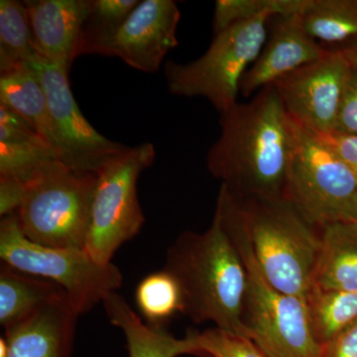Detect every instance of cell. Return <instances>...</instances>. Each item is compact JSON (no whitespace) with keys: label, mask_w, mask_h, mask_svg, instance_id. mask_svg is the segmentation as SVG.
Masks as SVG:
<instances>
[{"label":"cell","mask_w":357,"mask_h":357,"mask_svg":"<svg viewBox=\"0 0 357 357\" xmlns=\"http://www.w3.org/2000/svg\"><path fill=\"white\" fill-rule=\"evenodd\" d=\"M164 270L180 286L182 314L194 323L211 321L215 328L245 337V266L217 213L206 231L177 237L167 251Z\"/></svg>","instance_id":"cell-2"},{"label":"cell","mask_w":357,"mask_h":357,"mask_svg":"<svg viewBox=\"0 0 357 357\" xmlns=\"http://www.w3.org/2000/svg\"><path fill=\"white\" fill-rule=\"evenodd\" d=\"M312 289L357 291V225L345 220L321 229V248Z\"/></svg>","instance_id":"cell-18"},{"label":"cell","mask_w":357,"mask_h":357,"mask_svg":"<svg viewBox=\"0 0 357 357\" xmlns=\"http://www.w3.org/2000/svg\"><path fill=\"white\" fill-rule=\"evenodd\" d=\"M96 185V173L72 170L56 159L46 162L26 183L15 213L21 231L41 245L84 248Z\"/></svg>","instance_id":"cell-5"},{"label":"cell","mask_w":357,"mask_h":357,"mask_svg":"<svg viewBox=\"0 0 357 357\" xmlns=\"http://www.w3.org/2000/svg\"><path fill=\"white\" fill-rule=\"evenodd\" d=\"M102 304L110 323L126 335L129 357L199 356L195 331L188 332L185 337L177 338L163 328L147 325L117 292L110 294Z\"/></svg>","instance_id":"cell-17"},{"label":"cell","mask_w":357,"mask_h":357,"mask_svg":"<svg viewBox=\"0 0 357 357\" xmlns=\"http://www.w3.org/2000/svg\"><path fill=\"white\" fill-rule=\"evenodd\" d=\"M306 301L319 344L328 342L357 321V291L312 289Z\"/></svg>","instance_id":"cell-23"},{"label":"cell","mask_w":357,"mask_h":357,"mask_svg":"<svg viewBox=\"0 0 357 357\" xmlns=\"http://www.w3.org/2000/svg\"><path fill=\"white\" fill-rule=\"evenodd\" d=\"M215 208L243 232L265 279L277 290L306 300L318 262L321 229L285 198H241L220 185Z\"/></svg>","instance_id":"cell-3"},{"label":"cell","mask_w":357,"mask_h":357,"mask_svg":"<svg viewBox=\"0 0 357 357\" xmlns=\"http://www.w3.org/2000/svg\"><path fill=\"white\" fill-rule=\"evenodd\" d=\"M220 124L222 132L206 156L211 175L236 197L284 198L293 119L273 84L223 112Z\"/></svg>","instance_id":"cell-1"},{"label":"cell","mask_w":357,"mask_h":357,"mask_svg":"<svg viewBox=\"0 0 357 357\" xmlns=\"http://www.w3.org/2000/svg\"><path fill=\"white\" fill-rule=\"evenodd\" d=\"M180 9L173 0H140L114 31L82 39L79 56L98 54L121 59L129 67L155 73L178 46Z\"/></svg>","instance_id":"cell-11"},{"label":"cell","mask_w":357,"mask_h":357,"mask_svg":"<svg viewBox=\"0 0 357 357\" xmlns=\"http://www.w3.org/2000/svg\"><path fill=\"white\" fill-rule=\"evenodd\" d=\"M58 284L2 264L0 269V325L4 330L29 318L45 305L66 296Z\"/></svg>","instance_id":"cell-19"},{"label":"cell","mask_w":357,"mask_h":357,"mask_svg":"<svg viewBox=\"0 0 357 357\" xmlns=\"http://www.w3.org/2000/svg\"><path fill=\"white\" fill-rule=\"evenodd\" d=\"M57 152L24 119L0 105V178L27 183Z\"/></svg>","instance_id":"cell-16"},{"label":"cell","mask_w":357,"mask_h":357,"mask_svg":"<svg viewBox=\"0 0 357 357\" xmlns=\"http://www.w3.org/2000/svg\"><path fill=\"white\" fill-rule=\"evenodd\" d=\"M24 2L39 55L69 74L88 20L89 0Z\"/></svg>","instance_id":"cell-14"},{"label":"cell","mask_w":357,"mask_h":357,"mask_svg":"<svg viewBox=\"0 0 357 357\" xmlns=\"http://www.w3.org/2000/svg\"><path fill=\"white\" fill-rule=\"evenodd\" d=\"M301 21L307 34L326 50L357 46V0H309Z\"/></svg>","instance_id":"cell-20"},{"label":"cell","mask_w":357,"mask_h":357,"mask_svg":"<svg viewBox=\"0 0 357 357\" xmlns=\"http://www.w3.org/2000/svg\"><path fill=\"white\" fill-rule=\"evenodd\" d=\"M135 302L148 325L163 328V324L177 312H182L180 286L165 270L147 275L138 284Z\"/></svg>","instance_id":"cell-24"},{"label":"cell","mask_w":357,"mask_h":357,"mask_svg":"<svg viewBox=\"0 0 357 357\" xmlns=\"http://www.w3.org/2000/svg\"><path fill=\"white\" fill-rule=\"evenodd\" d=\"M309 0H218L213 13V29L218 34L225 28L262 15H300Z\"/></svg>","instance_id":"cell-25"},{"label":"cell","mask_w":357,"mask_h":357,"mask_svg":"<svg viewBox=\"0 0 357 357\" xmlns=\"http://www.w3.org/2000/svg\"><path fill=\"white\" fill-rule=\"evenodd\" d=\"M271 14L243 21L215 34L202 57L189 64L169 61L164 66L174 96L206 98L220 114L237 103L241 79L261 52Z\"/></svg>","instance_id":"cell-7"},{"label":"cell","mask_w":357,"mask_h":357,"mask_svg":"<svg viewBox=\"0 0 357 357\" xmlns=\"http://www.w3.org/2000/svg\"><path fill=\"white\" fill-rule=\"evenodd\" d=\"M0 258L7 266L58 284L79 316L116 292L123 282L114 263L96 261L84 248H51L29 241L15 213L1 218Z\"/></svg>","instance_id":"cell-6"},{"label":"cell","mask_w":357,"mask_h":357,"mask_svg":"<svg viewBox=\"0 0 357 357\" xmlns=\"http://www.w3.org/2000/svg\"><path fill=\"white\" fill-rule=\"evenodd\" d=\"M292 152L284 198L321 229L340 222L357 192V178L311 131L293 121Z\"/></svg>","instance_id":"cell-9"},{"label":"cell","mask_w":357,"mask_h":357,"mask_svg":"<svg viewBox=\"0 0 357 357\" xmlns=\"http://www.w3.org/2000/svg\"><path fill=\"white\" fill-rule=\"evenodd\" d=\"M0 105L20 115L54 148L46 93L29 66L0 73Z\"/></svg>","instance_id":"cell-21"},{"label":"cell","mask_w":357,"mask_h":357,"mask_svg":"<svg viewBox=\"0 0 357 357\" xmlns=\"http://www.w3.org/2000/svg\"><path fill=\"white\" fill-rule=\"evenodd\" d=\"M321 357H357V321L323 344Z\"/></svg>","instance_id":"cell-30"},{"label":"cell","mask_w":357,"mask_h":357,"mask_svg":"<svg viewBox=\"0 0 357 357\" xmlns=\"http://www.w3.org/2000/svg\"><path fill=\"white\" fill-rule=\"evenodd\" d=\"M79 314L68 296L6 330V357H70Z\"/></svg>","instance_id":"cell-15"},{"label":"cell","mask_w":357,"mask_h":357,"mask_svg":"<svg viewBox=\"0 0 357 357\" xmlns=\"http://www.w3.org/2000/svg\"><path fill=\"white\" fill-rule=\"evenodd\" d=\"M314 134L338 159L342 160L351 169L357 178V135L337 131Z\"/></svg>","instance_id":"cell-28"},{"label":"cell","mask_w":357,"mask_h":357,"mask_svg":"<svg viewBox=\"0 0 357 357\" xmlns=\"http://www.w3.org/2000/svg\"><path fill=\"white\" fill-rule=\"evenodd\" d=\"M26 196V183L13 178H0V215L16 213Z\"/></svg>","instance_id":"cell-31"},{"label":"cell","mask_w":357,"mask_h":357,"mask_svg":"<svg viewBox=\"0 0 357 357\" xmlns=\"http://www.w3.org/2000/svg\"><path fill=\"white\" fill-rule=\"evenodd\" d=\"M156 158L151 143L126 146L96 172L91 220L84 249L102 263L112 262L122 244L139 234L145 222L137 182Z\"/></svg>","instance_id":"cell-8"},{"label":"cell","mask_w":357,"mask_h":357,"mask_svg":"<svg viewBox=\"0 0 357 357\" xmlns=\"http://www.w3.org/2000/svg\"><path fill=\"white\" fill-rule=\"evenodd\" d=\"M352 74L342 51L328 50L273 84L294 121L314 133L335 131L342 96Z\"/></svg>","instance_id":"cell-12"},{"label":"cell","mask_w":357,"mask_h":357,"mask_svg":"<svg viewBox=\"0 0 357 357\" xmlns=\"http://www.w3.org/2000/svg\"><path fill=\"white\" fill-rule=\"evenodd\" d=\"M342 52L344 54L347 60H349L352 69L357 72V46L352 47V48L347 49V50Z\"/></svg>","instance_id":"cell-33"},{"label":"cell","mask_w":357,"mask_h":357,"mask_svg":"<svg viewBox=\"0 0 357 357\" xmlns=\"http://www.w3.org/2000/svg\"><path fill=\"white\" fill-rule=\"evenodd\" d=\"M199 356L202 357H267L257 345L243 335L213 328L195 332Z\"/></svg>","instance_id":"cell-26"},{"label":"cell","mask_w":357,"mask_h":357,"mask_svg":"<svg viewBox=\"0 0 357 357\" xmlns=\"http://www.w3.org/2000/svg\"><path fill=\"white\" fill-rule=\"evenodd\" d=\"M38 55L31 23L24 2L1 0L0 73L27 64Z\"/></svg>","instance_id":"cell-22"},{"label":"cell","mask_w":357,"mask_h":357,"mask_svg":"<svg viewBox=\"0 0 357 357\" xmlns=\"http://www.w3.org/2000/svg\"><path fill=\"white\" fill-rule=\"evenodd\" d=\"M342 220L356 223L357 225V192L354 199H352L351 204L347 206Z\"/></svg>","instance_id":"cell-32"},{"label":"cell","mask_w":357,"mask_h":357,"mask_svg":"<svg viewBox=\"0 0 357 357\" xmlns=\"http://www.w3.org/2000/svg\"><path fill=\"white\" fill-rule=\"evenodd\" d=\"M303 27L300 15H274L268 21L266 41L241 79L239 91L245 98L271 86L328 52Z\"/></svg>","instance_id":"cell-13"},{"label":"cell","mask_w":357,"mask_h":357,"mask_svg":"<svg viewBox=\"0 0 357 357\" xmlns=\"http://www.w3.org/2000/svg\"><path fill=\"white\" fill-rule=\"evenodd\" d=\"M27 65L46 93L59 161L79 172H98L109 157L126 146L105 137L86 121L73 96L69 74L39 55Z\"/></svg>","instance_id":"cell-10"},{"label":"cell","mask_w":357,"mask_h":357,"mask_svg":"<svg viewBox=\"0 0 357 357\" xmlns=\"http://www.w3.org/2000/svg\"><path fill=\"white\" fill-rule=\"evenodd\" d=\"M139 2L140 0H89V17L82 39L114 31L128 20Z\"/></svg>","instance_id":"cell-27"},{"label":"cell","mask_w":357,"mask_h":357,"mask_svg":"<svg viewBox=\"0 0 357 357\" xmlns=\"http://www.w3.org/2000/svg\"><path fill=\"white\" fill-rule=\"evenodd\" d=\"M335 131L357 135V72L354 69L342 96Z\"/></svg>","instance_id":"cell-29"},{"label":"cell","mask_w":357,"mask_h":357,"mask_svg":"<svg viewBox=\"0 0 357 357\" xmlns=\"http://www.w3.org/2000/svg\"><path fill=\"white\" fill-rule=\"evenodd\" d=\"M246 270L243 321L245 337L267 357H321L307 301L275 289L263 276L241 229L215 210Z\"/></svg>","instance_id":"cell-4"}]
</instances>
